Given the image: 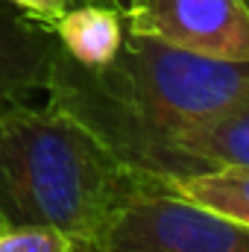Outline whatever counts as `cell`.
I'll list each match as a JSON object with an SVG mask.
<instances>
[{"instance_id":"277c9868","label":"cell","mask_w":249,"mask_h":252,"mask_svg":"<svg viewBox=\"0 0 249 252\" xmlns=\"http://www.w3.org/2000/svg\"><path fill=\"white\" fill-rule=\"evenodd\" d=\"M126 30L217 59H249L247 0H103Z\"/></svg>"},{"instance_id":"5b68a950","label":"cell","mask_w":249,"mask_h":252,"mask_svg":"<svg viewBox=\"0 0 249 252\" xmlns=\"http://www.w3.org/2000/svg\"><path fill=\"white\" fill-rule=\"evenodd\" d=\"M59 50L53 24L0 0V115L47 97Z\"/></svg>"},{"instance_id":"7c38bea8","label":"cell","mask_w":249,"mask_h":252,"mask_svg":"<svg viewBox=\"0 0 249 252\" xmlns=\"http://www.w3.org/2000/svg\"><path fill=\"white\" fill-rule=\"evenodd\" d=\"M70 3H85V0H67V6H70Z\"/></svg>"},{"instance_id":"3957f363","label":"cell","mask_w":249,"mask_h":252,"mask_svg":"<svg viewBox=\"0 0 249 252\" xmlns=\"http://www.w3.org/2000/svg\"><path fill=\"white\" fill-rule=\"evenodd\" d=\"M76 252H249V226L153 182Z\"/></svg>"},{"instance_id":"9c48e42d","label":"cell","mask_w":249,"mask_h":252,"mask_svg":"<svg viewBox=\"0 0 249 252\" xmlns=\"http://www.w3.org/2000/svg\"><path fill=\"white\" fill-rule=\"evenodd\" d=\"M0 252H76V244L47 226H6L0 232Z\"/></svg>"},{"instance_id":"8992f818","label":"cell","mask_w":249,"mask_h":252,"mask_svg":"<svg viewBox=\"0 0 249 252\" xmlns=\"http://www.w3.org/2000/svg\"><path fill=\"white\" fill-rule=\"evenodd\" d=\"M176 147L193 173L214 167H249V88L220 112L187 126Z\"/></svg>"},{"instance_id":"52a82bcc","label":"cell","mask_w":249,"mask_h":252,"mask_svg":"<svg viewBox=\"0 0 249 252\" xmlns=\"http://www.w3.org/2000/svg\"><path fill=\"white\" fill-rule=\"evenodd\" d=\"M53 32L67 59L82 67H106L124 44L126 24L115 6L103 0H85L64 9L53 21Z\"/></svg>"},{"instance_id":"7a4b0ae2","label":"cell","mask_w":249,"mask_h":252,"mask_svg":"<svg viewBox=\"0 0 249 252\" xmlns=\"http://www.w3.org/2000/svg\"><path fill=\"white\" fill-rule=\"evenodd\" d=\"M153 182L50 100L0 115V214L9 226L59 229L79 250Z\"/></svg>"},{"instance_id":"ba28073f","label":"cell","mask_w":249,"mask_h":252,"mask_svg":"<svg viewBox=\"0 0 249 252\" xmlns=\"http://www.w3.org/2000/svg\"><path fill=\"white\" fill-rule=\"evenodd\" d=\"M167 188L205 208H214L249 226V167H214L190 176L167 179Z\"/></svg>"},{"instance_id":"6da1fadb","label":"cell","mask_w":249,"mask_h":252,"mask_svg":"<svg viewBox=\"0 0 249 252\" xmlns=\"http://www.w3.org/2000/svg\"><path fill=\"white\" fill-rule=\"evenodd\" d=\"M247 88L249 59H217L126 30L106 67H82L59 50L44 100L82 121L132 170L167 182L193 173L179 135Z\"/></svg>"},{"instance_id":"8fae6325","label":"cell","mask_w":249,"mask_h":252,"mask_svg":"<svg viewBox=\"0 0 249 252\" xmlns=\"http://www.w3.org/2000/svg\"><path fill=\"white\" fill-rule=\"evenodd\" d=\"M6 226H9V223H6V220H3V214H0V232H3Z\"/></svg>"},{"instance_id":"4fadbf2b","label":"cell","mask_w":249,"mask_h":252,"mask_svg":"<svg viewBox=\"0 0 249 252\" xmlns=\"http://www.w3.org/2000/svg\"><path fill=\"white\" fill-rule=\"evenodd\" d=\"M247 6H249V0H247Z\"/></svg>"},{"instance_id":"30bf717a","label":"cell","mask_w":249,"mask_h":252,"mask_svg":"<svg viewBox=\"0 0 249 252\" xmlns=\"http://www.w3.org/2000/svg\"><path fill=\"white\" fill-rule=\"evenodd\" d=\"M6 3H12L15 9H21L38 21H47V24H53L67 9V0H6Z\"/></svg>"}]
</instances>
